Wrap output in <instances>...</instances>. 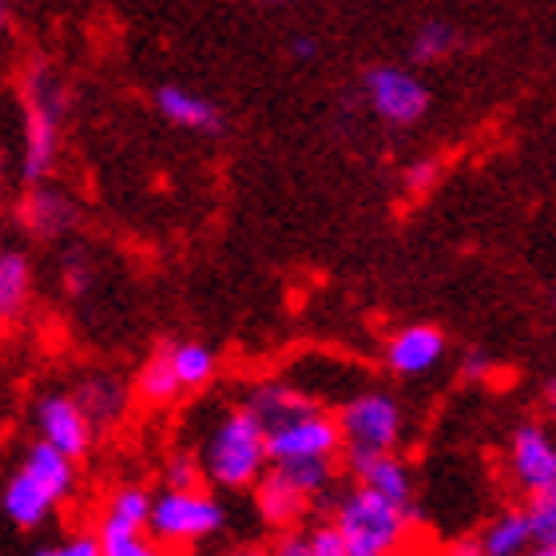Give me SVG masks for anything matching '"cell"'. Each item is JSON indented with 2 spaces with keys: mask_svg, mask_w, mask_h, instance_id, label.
<instances>
[{
  "mask_svg": "<svg viewBox=\"0 0 556 556\" xmlns=\"http://www.w3.org/2000/svg\"><path fill=\"white\" fill-rule=\"evenodd\" d=\"M497 374V366H493V358L489 354H481V350H469L462 358V378L465 382H489Z\"/></svg>",
  "mask_w": 556,
  "mask_h": 556,
  "instance_id": "cell-32",
  "label": "cell"
},
{
  "mask_svg": "<svg viewBox=\"0 0 556 556\" xmlns=\"http://www.w3.org/2000/svg\"><path fill=\"white\" fill-rule=\"evenodd\" d=\"M441 556H485V553H481L477 541H457V545H450Z\"/></svg>",
  "mask_w": 556,
  "mask_h": 556,
  "instance_id": "cell-34",
  "label": "cell"
},
{
  "mask_svg": "<svg viewBox=\"0 0 556 556\" xmlns=\"http://www.w3.org/2000/svg\"><path fill=\"white\" fill-rule=\"evenodd\" d=\"M525 517H529L533 545H556V489L533 493L529 505H525Z\"/></svg>",
  "mask_w": 556,
  "mask_h": 556,
  "instance_id": "cell-25",
  "label": "cell"
},
{
  "mask_svg": "<svg viewBox=\"0 0 556 556\" xmlns=\"http://www.w3.org/2000/svg\"><path fill=\"white\" fill-rule=\"evenodd\" d=\"M155 112H160L172 128L179 131H195V136H219L227 128L223 119V108L207 96L191 92L184 84H163L155 88Z\"/></svg>",
  "mask_w": 556,
  "mask_h": 556,
  "instance_id": "cell-13",
  "label": "cell"
},
{
  "mask_svg": "<svg viewBox=\"0 0 556 556\" xmlns=\"http://www.w3.org/2000/svg\"><path fill=\"white\" fill-rule=\"evenodd\" d=\"M195 457L203 469V485L231 489V493L251 489L270 469L267 433L247 406H231L227 414H219Z\"/></svg>",
  "mask_w": 556,
  "mask_h": 556,
  "instance_id": "cell-1",
  "label": "cell"
},
{
  "mask_svg": "<svg viewBox=\"0 0 556 556\" xmlns=\"http://www.w3.org/2000/svg\"><path fill=\"white\" fill-rule=\"evenodd\" d=\"M267 453L270 465L287 462H338L342 453V433H338V417L318 402H306L294 414L278 417L267 429Z\"/></svg>",
  "mask_w": 556,
  "mask_h": 556,
  "instance_id": "cell-6",
  "label": "cell"
},
{
  "mask_svg": "<svg viewBox=\"0 0 556 556\" xmlns=\"http://www.w3.org/2000/svg\"><path fill=\"white\" fill-rule=\"evenodd\" d=\"M33 556H100V536H92V533L64 536V541H52V545H40Z\"/></svg>",
  "mask_w": 556,
  "mask_h": 556,
  "instance_id": "cell-29",
  "label": "cell"
},
{
  "mask_svg": "<svg viewBox=\"0 0 556 556\" xmlns=\"http://www.w3.org/2000/svg\"><path fill=\"white\" fill-rule=\"evenodd\" d=\"M525 556H556V545H529Z\"/></svg>",
  "mask_w": 556,
  "mask_h": 556,
  "instance_id": "cell-37",
  "label": "cell"
},
{
  "mask_svg": "<svg viewBox=\"0 0 556 556\" xmlns=\"http://www.w3.org/2000/svg\"><path fill=\"white\" fill-rule=\"evenodd\" d=\"M223 556H267V548H258V545H239V548H227Z\"/></svg>",
  "mask_w": 556,
  "mask_h": 556,
  "instance_id": "cell-35",
  "label": "cell"
},
{
  "mask_svg": "<svg viewBox=\"0 0 556 556\" xmlns=\"http://www.w3.org/2000/svg\"><path fill=\"white\" fill-rule=\"evenodd\" d=\"M203 485V469L191 450H175L163 462V489H199Z\"/></svg>",
  "mask_w": 556,
  "mask_h": 556,
  "instance_id": "cell-27",
  "label": "cell"
},
{
  "mask_svg": "<svg viewBox=\"0 0 556 556\" xmlns=\"http://www.w3.org/2000/svg\"><path fill=\"white\" fill-rule=\"evenodd\" d=\"M100 556H167L148 529H108L100 525Z\"/></svg>",
  "mask_w": 556,
  "mask_h": 556,
  "instance_id": "cell-24",
  "label": "cell"
},
{
  "mask_svg": "<svg viewBox=\"0 0 556 556\" xmlns=\"http://www.w3.org/2000/svg\"><path fill=\"white\" fill-rule=\"evenodd\" d=\"M24 100V148H21V179L28 187L48 184V175L60 160V124L68 112V92L48 64H28L21 80Z\"/></svg>",
  "mask_w": 556,
  "mask_h": 556,
  "instance_id": "cell-2",
  "label": "cell"
},
{
  "mask_svg": "<svg viewBox=\"0 0 556 556\" xmlns=\"http://www.w3.org/2000/svg\"><path fill=\"white\" fill-rule=\"evenodd\" d=\"M334 417H338V433H342V450H346V457L397 450L402 429H406L402 402H397L394 394H386V390H362V394H350Z\"/></svg>",
  "mask_w": 556,
  "mask_h": 556,
  "instance_id": "cell-5",
  "label": "cell"
},
{
  "mask_svg": "<svg viewBox=\"0 0 556 556\" xmlns=\"http://www.w3.org/2000/svg\"><path fill=\"white\" fill-rule=\"evenodd\" d=\"M441 172H445V163L438 160V155H421V160H414L402 172V187H406V195H429L433 187H438Z\"/></svg>",
  "mask_w": 556,
  "mask_h": 556,
  "instance_id": "cell-28",
  "label": "cell"
},
{
  "mask_svg": "<svg viewBox=\"0 0 556 556\" xmlns=\"http://www.w3.org/2000/svg\"><path fill=\"white\" fill-rule=\"evenodd\" d=\"M255 4H267V9H282V4H294V0H255Z\"/></svg>",
  "mask_w": 556,
  "mask_h": 556,
  "instance_id": "cell-38",
  "label": "cell"
},
{
  "mask_svg": "<svg viewBox=\"0 0 556 556\" xmlns=\"http://www.w3.org/2000/svg\"><path fill=\"white\" fill-rule=\"evenodd\" d=\"M9 24V0H0V28Z\"/></svg>",
  "mask_w": 556,
  "mask_h": 556,
  "instance_id": "cell-39",
  "label": "cell"
},
{
  "mask_svg": "<svg viewBox=\"0 0 556 556\" xmlns=\"http://www.w3.org/2000/svg\"><path fill=\"white\" fill-rule=\"evenodd\" d=\"M477 545H481L485 556H525V548L533 545L525 509H501L497 517L485 525V533H481Z\"/></svg>",
  "mask_w": 556,
  "mask_h": 556,
  "instance_id": "cell-20",
  "label": "cell"
},
{
  "mask_svg": "<svg viewBox=\"0 0 556 556\" xmlns=\"http://www.w3.org/2000/svg\"><path fill=\"white\" fill-rule=\"evenodd\" d=\"M509 473L525 497L556 489V438L541 421H525L513 429L509 441Z\"/></svg>",
  "mask_w": 556,
  "mask_h": 556,
  "instance_id": "cell-9",
  "label": "cell"
},
{
  "mask_svg": "<svg viewBox=\"0 0 556 556\" xmlns=\"http://www.w3.org/2000/svg\"><path fill=\"white\" fill-rule=\"evenodd\" d=\"M76 223H80V207H76V199L64 195L60 187L52 184H33L28 187V195L21 199V227L33 239H64V235L76 231Z\"/></svg>",
  "mask_w": 556,
  "mask_h": 556,
  "instance_id": "cell-12",
  "label": "cell"
},
{
  "mask_svg": "<svg viewBox=\"0 0 556 556\" xmlns=\"http://www.w3.org/2000/svg\"><path fill=\"white\" fill-rule=\"evenodd\" d=\"M92 287H96V267L84 251H68V255L60 258V290L68 299H84Z\"/></svg>",
  "mask_w": 556,
  "mask_h": 556,
  "instance_id": "cell-26",
  "label": "cell"
},
{
  "mask_svg": "<svg viewBox=\"0 0 556 556\" xmlns=\"http://www.w3.org/2000/svg\"><path fill=\"white\" fill-rule=\"evenodd\" d=\"M0 187H4V160H0Z\"/></svg>",
  "mask_w": 556,
  "mask_h": 556,
  "instance_id": "cell-40",
  "label": "cell"
},
{
  "mask_svg": "<svg viewBox=\"0 0 556 556\" xmlns=\"http://www.w3.org/2000/svg\"><path fill=\"white\" fill-rule=\"evenodd\" d=\"M457 28L445 21H426L421 28L414 33V40H409V56H414V64H438V60H445L457 48Z\"/></svg>",
  "mask_w": 556,
  "mask_h": 556,
  "instance_id": "cell-23",
  "label": "cell"
},
{
  "mask_svg": "<svg viewBox=\"0 0 556 556\" xmlns=\"http://www.w3.org/2000/svg\"><path fill=\"white\" fill-rule=\"evenodd\" d=\"M445 350H450L445 330L429 323H409L394 330L386 342V366L397 378H426L429 370H438L445 362Z\"/></svg>",
  "mask_w": 556,
  "mask_h": 556,
  "instance_id": "cell-10",
  "label": "cell"
},
{
  "mask_svg": "<svg viewBox=\"0 0 556 556\" xmlns=\"http://www.w3.org/2000/svg\"><path fill=\"white\" fill-rule=\"evenodd\" d=\"M350 473L358 477L362 489H370L378 497L394 501L402 509H414V473L409 465L397 457L394 450L390 453H362V457H346Z\"/></svg>",
  "mask_w": 556,
  "mask_h": 556,
  "instance_id": "cell-14",
  "label": "cell"
},
{
  "mask_svg": "<svg viewBox=\"0 0 556 556\" xmlns=\"http://www.w3.org/2000/svg\"><path fill=\"white\" fill-rule=\"evenodd\" d=\"M545 406H548V414L556 417V378H553V382L545 386Z\"/></svg>",
  "mask_w": 556,
  "mask_h": 556,
  "instance_id": "cell-36",
  "label": "cell"
},
{
  "mask_svg": "<svg viewBox=\"0 0 556 556\" xmlns=\"http://www.w3.org/2000/svg\"><path fill=\"white\" fill-rule=\"evenodd\" d=\"M136 397L148 406H172L175 397H184V386L175 378L172 362H167V346H160L136 374Z\"/></svg>",
  "mask_w": 556,
  "mask_h": 556,
  "instance_id": "cell-21",
  "label": "cell"
},
{
  "mask_svg": "<svg viewBox=\"0 0 556 556\" xmlns=\"http://www.w3.org/2000/svg\"><path fill=\"white\" fill-rule=\"evenodd\" d=\"M148 513H151V493L143 485H119L112 497H108V509L100 517V525L108 529H148Z\"/></svg>",
  "mask_w": 556,
  "mask_h": 556,
  "instance_id": "cell-22",
  "label": "cell"
},
{
  "mask_svg": "<svg viewBox=\"0 0 556 556\" xmlns=\"http://www.w3.org/2000/svg\"><path fill=\"white\" fill-rule=\"evenodd\" d=\"M163 346H167V362H172V370H175V378H179V386H184V394L215 382L219 354H215L207 342H163Z\"/></svg>",
  "mask_w": 556,
  "mask_h": 556,
  "instance_id": "cell-18",
  "label": "cell"
},
{
  "mask_svg": "<svg viewBox=\"0 0 556 556\" xmlns=\"http://www.w3.org/2000/svg\"><path fill=\"white\" fill-rule=\"evenodd\" d=\"M306 545H311V556H350L346 545H342V536L330 521L323 525H311L306 529Z\"/></svg>",
  "mask_w": 556,
  "mask_h": 556,
  "instance_id": "cell-30",
  "label": "cell"
},
{
  "mask_svg": "<svg viewBox=\"0 0 556 556\" xmlns=\"http://www.w3.org/2000/svg\"><path fill=\"white\" fill-rule=\"evenodd\" d=\"M33 263L21 251H0V323H16L33 299Z\"/></svg>",
  "mask_w": 556,
  "mask_h": 556,
  "instance_id": "cell-19",
  "label": "cell"
},
{
  "mask_svg": "<svg viewBox=\"0 0 556 556\" xmlns=\"http://www.w3.org/2000/svg\"><path fill=\"white\" fill-rule=\"evenodd\" d=\"M0 509H4V517H9L16 529L33 533V529H40V525L52 517L56 501L48 497L45 489L36 485L33 477L24 473V469H16V473L4 481V489H0Z\"/></svg>",
  "mask_w": 556,
  "mask_h": 556,
  "instance_id": "cell-17",
  "label": "cell"
},
{
  "mask_svg": "<svg viewBox=\"0 0 556 556\" xmlns=\"http://www.w3.org/2000/svg\"><path fill=\"white\" fill-rule=\"evenodd\" d=\"M0 251H4V247H0Z\"/></svg>",
  "mask_w": 556,
  "mask_h": 556,
  "instance_id": "cell-41",
  "label": "cell"
},
{
  "mask_svg": "<svg viewBox=\"0 0 556 556\" xmlns=\"http://www.w3.org/2000/svg\"><path fill=\"white\" fill-rule=\"evenodd\" d=\"M68 394L76 397V406L88 414V421H92L96 429L116 426L131 406V390L119 382L116 374H88V378H80L76 390H68Z\"/></svg>",
  "mask_w": 556,
  "mask_h": 556,
  "instance_id": "cell-15",
  "label": "cell"
},
{
  "mask_svg": "<svg viewBox=\"0 0 556 556\" xmlns=\"http://www.w3.org/2000/svg\"><path fill=\"white\" fill-rule=\"evenodd\" d=\"M330 525L338 529L350 556H397L414 529V509H402L394 501L354 485L334 497Z\"/></svg>",
  "mask_w": 556,
  "mask_h": 556,
  "instance_id": "cell-3",
  "label": "cell"
},
{
  "mask_svg": "<svg viewBox=\"0 0 556 556\" xmlns=\"http://www.w3.org/2000/svg\"><path fill=\"white\" fill-rule=\"evenodd\" d=\"M36 433H40L36 441H45L52 450L68 453L72 462H80L96 441V426L88 421V414L76 406V397H72L68 390H52V394H45L36 402Z\"/></svg>",
  "mask_w": 556,
  "mask_h": 556,
  "instance_id": "cell-8",
  "label": "cell"
},
{
  "mask_svg": "<svg viewBox=\"0 0 556 556\" xmlns=\"http://www.w3.org/2000/svg\"><path fill=\"white\" fill-rule=\"evenodd\" d=\"M362 96L370 112L390 128H414L429 112V88L402 64H374L362 76Z\"/></svg>",
  "mask_w": 556,
  "mask_h": 556,
  "instance_id": "cell-7",
  "label": "cell"
},
{
  "mask_svg": "<svg viewBox=\"0 0 556 556\" xmlns=\"http://www.w3.org/2000/svg\"><path fill=\"white\" fill-rule=\"evenodd\" d=\"M290 56H294V60H314V56H318V40H314V36H294V40H290Z\"/></svg>",
  "mask_w": 556,
  "mask_h": 556,
  "instance_id": "cell-33",
  "label": "cell"
},
{
  "mask_svg": "<svg viewBox=\"0 0 556 556\" xmlns=\"http://www.w3.org/2000/svg\"><path fill=\"white\" fill-rule=\"evenodd\" d=\"M255 509L263 517V525H270L275 533H287V529H299L306 521V513H311L314 497L306 489L287 473V469H278L270 465L267 473L258 477L255 485Z\"/></svg>",
  "mask_w": 556,
  "mask_h": 556,
  "instance_id": "cell-11",
  "label": "cell"
},
{
  "mask_svg": "<svg viewBox=\"0 0 556 556\" xmlns=\"http://www.w3.org/2000/svg\"><path fill=\"white\" fill-rule=\"evenodd\" d=\"M227 529V505L207 485L151 493L148 533L160 545H199Z\"/></svg>",
  "mask_w": 556,
  "mask_h": 556,
  "instance_id": "cell-4",
  "label": "cell"
},
{
  "mask_svg": "<svg viewBox=\"0 0 556 556\" xmlns=\"http://www.w3.org/2000/svg\"><path fill=\"white\" fill-rule=\"evenodd\" d=\"M76 465L80 462H72L68 453L52 450L45 441H33V450L24 453L21 469L60 505V501H68L72 493H76V481H80V469H76Z\"/></svg>",
  "mask_w": 556,
  "mask_h": 556,
  "instance_id": "cell-16",
  "label": "cell"
},
{
  "mask_svg": "<svg viewBox=\"0 0 556 556\" xmlns=\"http://www.w3.org/2000/svg\"><path fill=\"white\" fill-rule=\"evenodd\" d=\"M267 556H311V545H306V529H287V533H278L275 545L267 548Z\"/></svg>",
  "mask_w": 556,
  "mask_h": 556,
  "instance_id": "cell-31",
  "label": "cell"
}]
</instances>
